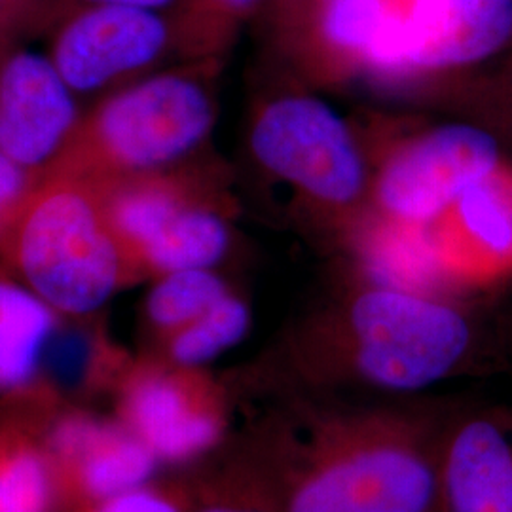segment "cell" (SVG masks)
Returning <instances> with one entry per match:
<instances>
[{
    "label": "cell",
    "instance_id": "obj_1",
    "mask_svg": "<svg viewBox=\"0 0 512 512\" xmlns=\"http://www.w3.org/2000/svg\"><path fill=\"white\" fill-rule=\"evenodd\" d=\"M448 421L425 408L313 410L251 452L283 512H440Z\"/></svg>",
    "mask_w": 512,
    "mask_h": 512
},
{
    "label": "cell",
    "instance_id": "obj_2",
    "mask_svg": "<svg viewBox=\"0 0 512 512\" xmlns=\"http://www.w3.org/2000/svg\"><path fill=\"white\" fill-rule=\"evenodd\" d=\"M0 256L25 287L71 317L103 308L135 277L97 188L59 173L42 175L19 203Z\"/></svg>",
    "mask_w": 512,
    "mask_h": 512
},
{
    "label": "cell",
    "instance_id": "obj_3",
    "mask_svg": "<svg viewBox=\"0 0 512 512\" xmlns=\"http://www.w3.org/2000/svg\"><path fill=\"white\" fill-rule=\"evenodd\" d=\"M213 124L202 86L164 74L114 93L82 116L73 137L48 173L92 184L141 175L181 158Z\"/></svg>",
    "mask_w": 512,
    "mask_h": 512
},
{
    "label": "cell",
    "instance_id": "obj_4",
    "mask_svg": "<svg viewBox=\"0 0 512 512\" xmlns=\"http://www.w3.org/2000/svg\"><path fill=\"white\" fill-rule=\"evenodd\" d=\"M348 321L355 374L385 391H420L444 380L473 340L461 311L427 294L385 287L357 296Z\"/></svg>",
    "mask_w": 512,
    "mask_h": 512
},
{
    "label": "cell",
    "instance_id": "obj_5",
    "mask_svg": "<svg viewBox=\"0 0 512 512\" xmlns=\"http://www.w3.org/2000/svg\"><path fill=\"white\" fill-rule=\"evenodd\" d=\"M114 393V418L160 465L196 461L226 437V395L202 368L135 361L120 370Z\"/></svg>",
    "mask_w": 512,
    "mask_h": 512
},
{
    "label": "cell",
    "instance_id": "obj_6",
    "mask_svg": "<svg viewBox=\"0 0 512 512\" xmlns=\"http://www.w3.org/2000/svg\"><path fill=\"white\" fill-rule=\"evenodd\" d=\"M253 150L260 164L327 202H349L363 186V162L348 128L315 99H283L264 110Z\"/></svg>",
    "mask_w": 512,
    "mask_h": 512
},
{
    "label": "cell",
    "instance_id": "obj_7",
    "mask_svg": "<svg viewBox=\"0 0 512 512\" xmlns=\"http://www.w3.org/2000/svg\"><path fill=\"white\" fill-rule=\"evenodd\" d=\"M44 448L57 505L71 511L128 494L152 482L160 461L116 420L88 412L50 416Z\"/></svg>",
    "mask_w": 512,
    "mask_h": 512
},
{
    "label": "cell",
    "instance_id": "obj_8",
    "mask_svg": "<svg viewBox=\"0 0 512 512\" xmlns=\"http://www.w3.org/2000/svg\"><path fill=\"white\" fill-rule=\"evenodd\" d=\"M167 40L158 10L84 2L59 23L48 57L73 93H92L150 65Z\"/></svg>",
    "mask_w": 512,
    "mask_h": 512
},
{
    "label": "cell",
    "instance_id": "obj_9",
    "mask_svg": "<svg viewBox=\"0 0 512 512\" xmlns=\"http://www.w3.org/2000/svg\"><path fill=\"white\" fill-rule=\"evenodd\" d=\"M494 137L473 126L440 128L401 150L385 167L380 200L397 219L427 224L497 167Z\"/></svg>",
    "mask_w": 512,
    "mask_h": 512
},
{
    "label": "cell",
    "instance_id": "obj_10",
    "mask_svg": "<svg viewBox=\"0 0 512 512\" xmlns=\"http://www.w3.org/2000/svg\"><path fill=\"white\" fill-rule=\"evenodd\" d=\"M74 93L50 57L29 50L0 55V154L44 175L80 122Z\"/></svg>",
    "mask_w": 512,
    "mask_h": 512
},
{
    "label": "cell",
    "instance_id": "obj_11",
    "mask_svg": "<svg viewBox=\"0 0 512 512\" xmlns=\"http://www.w3.org/2000/svg\"><path fill=\"white\" fill-rule=\"evenodd\" d=\"M440 512H512V410L450 418L440 454Z\"/></svg>",
    "mask_w": 512,
    "mask_h": 512
},
{
    "label": "cell",
    "instance_id": "obj_12",
    "mask_svg": "<svg viewBox=\"0 0 512 512\" xmlns=\"http://www.w3.org/2000/svg\"><path fill=\"white\" fill-rule=\"evenodd\" d=\"M450 279L488 283L512 270V171L467 186L433 228Z\"/></svg>",
    "mask_w": 512,
    "mask_h": 512
},
{
    "label": "cell",
    "instance_id": "obj_13",
    "mask_svg": "<svg viewBox=\"0 0 512 512\" xmlns=\"http://www.w3.org/2000/svg\"><path fill=\"white\" fill-rule=\"evenodd\" d=\"M408 67H456L501 50L512 37V0H408Z\"/></svg>",
    "mask_w": 512,
    "mask_h": 512
},
{
    "label": "cell",
    "instance_id": "obj_14",
    "mask_svg": "<svg viewBox=\"0 0 512 512\" xmlns=\"http://www.w3.org/2000/svg\"><path fill=\"white\" fill-rule=\"evenodd\" d=\"M0 406V512H54V478L44 448L50 416L21 408V395Z\"/></svg>",
    "mask_w": 512,
    "mask_h": 512
},
{
    "label": "cell",
    "instance_id": "obj_15",
    "mask_svg": "<svg viewBox=\"0 0 512 512\" xmlns=\"http://www.w3.org/2000/svg\"><path fill=\"white\" fill-rule=\"evenodd\" d=\"M57 317L18 277L0 274V399L35 387Z\"/></svg>",
    "mask_w": 512,
    "mask_h": 512
},
{
    "label": "cell",
    "instance_id": "obj_16",
    "mask_svg": "<svg viewBox=\"0 0 512 512\" xmlns=\"http://www.w3.org/2000/svg\"><path fill=\"white\" fill-rule=\"evenodd\" d=\"M365 255L378 287L429 294L450 281L435 232L421 222L393 217L376 226L366 239Z\"/></svg>",
    "mask_w": 512,
    "mask_h": 512
},
{
    "label": "cell",
    "instance_id": "obj_17",
    "mask_svg": "<svg viewBox=\"0 0 512 512\" xmlns=\"http://www.w3.org/2000/svg\"><path fill=\"white\" fill-rule=\"evenodd\" d=\"M323 27L334 46L363 55L376 69L408 67L403 10L389 0H329Z\"/></svg>",
    "mask_w": 512,
    "mask_h": 512
},
{
    "label": "cell",
    "instance_id": "obj_18",
    "mask_svg": "<svg viewBox=\"0 0 512 512\" xmlns=\"http://www.w3.org/2000/svg\"><path fill=\"white\" fill-rule=\"evenodd\" d=\"M228 247V230L211 211L186 205L135 260L137 274L209 270Z\"/></svg>",
    "mask_w": 512,
    "mask_h": 512
},
{
    "label": "cell",
    "instance_id": "obj_19",
    "mask_svg": "<svg viewBox=\"0 0 512 512\" xmlns=\"http://www.w3.org/2000/svg\"><path fill=\"white\" fill-rule=\"evenodd\" d=\"M188 512H283L279 497L251 450L188 482Z\"/></svg>",
    "mask_w": 512,
    "mask_h": 512
},
{
    "label": "cell",
    "instance_id": "obj_20",
    "mask_svg": "<svg viewBox=\"0 0 512 512\" xmlns=\"http://www.w3.org/2000/svg\"><path fill=\"white\" fill-rule=\"evenodd\" d=\"M249 321L247 306L236 296L226 294L198 319L165 336L167 361L202 368L226 349L236 346L249 329Z\"/></svg>",
    "mask_w": 512,
    "mask_h": 512
},
{
    "label": "cell",
    "instance_id": "obj_21",
    "mask_svg": "<svg viewBox=\"0 0 512 512\" xmlns=\"http://www.w3.org/2000/svg\"><path fill=\"white\" fill-rule=\"evenodd\" d=\"M226 294L222 279L209 270L162 275L148 294V321L165 338L211 310Z\"/></svg>",
    "mask_w": 512,
    "mask_h": 512
},
{
    "label": "cell",
    "instance_id": "obj_22",
    "mask_svg": "<svg viewBox=\"0 0 512 512\" xmlns=\"http://www.w3.org/2000/svg\"><path fill=\"white\" fill-rule=\"evenodd\" d=\"M190 490L188 482L156 484L131 490L128 494L116 495L107 501L95 503L71 512H188Z\"/></svg>",
    "mask_w": 512,
    "mask_h": 512
},
{
    "label": "cell",
    "instance_id": "obj_23",
    "mask_svg": "<svg viewBox=\"0 0 512 512\" xmlns=\"http://www.w3.org/2000/svg\"><path fill=\"white\" fill-rule=\"evenodd\" d=\"M40 175L0 154V236Z\"/></svg>",
    "mask_w": 512,
    "mask_h": 512
},
{
    "label": "cell",
    "instance_id": "obj_24",
    "mask_svg": "<svg viewBox=\"0 0 512 512\" xmlns=\"http://www.w3.org/2000/svg\"><path fill=\"white\" fill-rule=\"evenodd\" d=\"M31 0H0V33L29 8Z\"/></svg>",
    "mask_w": 512,
    "mask_h": 512
},
{
    "label": "cell",
    "instance_id": "obj_25",
    "mask_svg": "<svg viewBox=\"0 0 512 512\" xmlns=\"http://www.w3.org/2000/svg\"><path fill=\"white\" fill-rule=\"evenodd\" d=\"M82 2H88V4H124V6H137V8H147V10H160L173 0H82Z\"/></svg>",
    "mask_w": 512,
    "mask_h": 512
},
{
    "label": "cell",
    "instance_id": "obj_26",
    "mask_svg": "<svg viewBox=\"0 0 512 512\" xmlns=\"http://www.w3.org/2000/svg\"><path fill=\"white\" fill-rule=\"evenodd\" d=\"M211 2L220 8H226V10H243V8H249L251 4H255L256 0H211Z\"/></svg>",
    "mask_w": 512,
    "mask_h": 512
}]
</instances>
